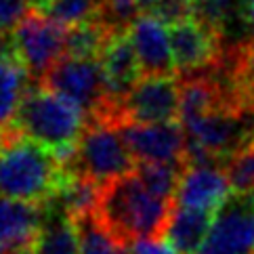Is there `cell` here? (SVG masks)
<instances>
[{
    "mask_svg": "<svg viewBox=\"0 0 254 254\" xmlns=\"http://www.w3.org/2000/svg\"><path fill=\"white\" fill-rule=\"evenodd\" d=\"M128 254H181V252L164 238H151L130 244Z\"/></svg>",
    "mask_w": 254,
    "mask_h": 254,
    "instance_id": "4316f807",
    "label": "cell"
},
{
    "mask_svg": "<svg viewBox=\"0 0 254 254\" xmlns=\"http://www.w3.org/2000/svg\"><path fill=\"white\" fill-rule=\"evenodd\" d=\"M225 172L233 189V195L254 193V141L244 145L225 162Z\"/></svg>",
    "mask_w": 254,
    "mask_h": 254,
    "instance_id": "44dd1931",
    "label": "cell"
},
{
    "mask_svg": "<svg viewBox=\"0 0 254 254\" xmlns=\"http://www.w3.org/2000/svg\"><path fill=\"white\" fill-rule=\"evenodd\" d=\"M233 15H235L233 0H191L193 19L216 30L221 36L227 34V28H229Z\"/></svg>",
    "mask_w": 254,
    "mask_h": 254,
    "instance_id": "603a6c76",
    "label": "cell"
},
{
    "mask_svg": "<svg viewBox=\"0 0 254 254\" xmlns=\"http://www.w3.org/2000/svg\"><path fill=\"white\" fill-rule=\"evenodd\" d=\"M63 170L107 185L116 179L132 175L137 170V162L118 126L103 120H90L67 164H63Z\"/></svg>",
    "mask_w": 254,
    "mask_h": 254,
    "instance_id": "277c9868",
    "label": "cell"
},
{
    "mask_svg": "<svg viewBox=\"0 0 254 254\" xmlns=\"http://www.w3.org/2000/svg\"><path fill=\"white\" fill-rule=\"evenodd\" d=\"M221 38L223 36L216 30L208 28L193 17L170 25V42L177 71L183 78H189L210 74L212 69H216L225 53Z\"/></svg>",
    "mask_w": 254,
    "mask_h": 254,
    "instance_id": "ba28073f",
    "label": "cell"
},
{
    "mask_svg": "<svg viewBox=\"0 0 254 254\" xmlns=\"http://www.w3.org/2000/svg\"><path fill=\"white\" fill-rule=\"evenodd\" d=\"M8 141L0 151V195L47 208L57 195L65 170L44 145L21 137L8 126Z\"/></svg>",
    "mask_w": 254,
    "mask_h": 254,
    "instance_id": "7a4b0ae2",
    "label": "cell"
},
{
    "mask_svg": "<svg viewBox=\"0 0 254 254\" xmlns=\"http://www.w3.org/2000/svg\"><path fill=\"white\" fill-rule=\"evenodd\" d=\"M212 221L214 214L210 212H199L175 204V210L164 231V240H168L181 254H197L204 246Z\"/></svg>",
    "mask_w": 254,
    "mask_h": 254,
    "instance_id": "2e32d148",
    "label": "cell"
},
{
    "mask_svg": "<svg viewBox=\"0 0 254 254\" xmlns=\"http://www.w3.org/2000/svg\"><path fill=\"white\" fill-rule=\"evenodd\" d=\"M112 34L114 30L107 28L101 19L69 28L65 34V55L78 59H99Z\"/></svg>",
    "mask_w": 254,
    "mask_h": 254,
    "instance_id": "ac0fdd59",
    "label": "cell"
},
{
    "mask_svg": "<svg viewBox=\"0 0 254 254\" xmlns=\"http://www.w3.org/2000/svg\"><path fill=\"white\" fill-rule=\"evenodd\" d=\"M137 2H139V6H141V11L147 13V11H151V8L160 2V0H137Z\"/></svg>",
    "mask_w": 254,
    "mask_h": 254,
    "instance_id": "f546056e",
    "label": "cell"
},
{
    "mask_svg": "<svg viewBox=\"0 0 254 254\" xmlns=\"http://www.w3.org/2000/svg\"><path fill=\"white\" fill-rule=\"evenodd\" d=\"M28 2H30V6L34 8V11L44 13V11H47V6L51 4V0H28Z\"/></svg>",
    "mask_w": 254,
    "mask_h": 254,
    "instance_id": "f1b7e54d",
    "label": "cell"
},
{
    "mask_svg": "<svg viewBox=\"0 0 254 254\" xmlns=\"http://www.w3.org/2000/svg\"><path fill=\"white\" fill-rule=\"evenodd\" d=\"M120 130L137 164L187 166V132L181 122L124 124Z\"/></svg>",
    "mask_w": 254,
    "mask_h": 254,
    "instance_id": "9c48e42d",
    "label": "cell"
},
{
    "mask_svg": "<svg viewBox=\"0 0 254 254\" xmlns=\"http://www.w3.org/2000/svg\"><path fill=\"white\" fill-rule=\"evenodd\" d=\"M32 11L28 0H0V36L13 34Z\"/></svg>",
    "mask_w": 254,
    "mask_h": 254,
    "instance_id": "d4e9b609",
    "label": "cell"
},
{
    "mask_svg": "<svg viewBox=\"0 0 254 254\" xmlns=\"http://www.w3.org/2000/svg\"><path fill=\"white\" fill-rule=\"evenodd\" d=\"M82 254H128V248L118 242L114 235L105 231V227L97 221V216L78 221Z\"/></svg>",
    "mask_w": 254,
    "mask_h": 254,
    "instance_id": "7402d4cb",
    "label": "cell"
},
{
    "mask_svg": "<svg viewBox=\"0 0 254 254\" xmlns=\"http://www.w3.org/2000/svg\"><path fill=\"white\" fill-rule=\"evenodd\" d=\"M183 164H137V177L141 183L156 193L162 199H172L175 202L179 181L183 175Z\"/></svg>",
    "mask_w": 254,
    "mask_h": 254,
    "instance_id": "ffe728a7",
    "label": "cell"
},
{
    "mask_svg": "<svg viewBox=\"0 0 254 254\" xmlns=\"http://www.w3.org/2000/svg\"><path fill=\"white\" fill-rule=\"evenodd\" d=\"M197 254H254V197L233 195L214 214Z\"/></svg>",
    "mask_w": 254,
    "mask_h": 254,
    "instance_id": "30bf717a",
    "label": "cell"
},
{
    "mask_svg": "<svg viewBox=\"0 0 254 254\" xmlns=\"http://www.w3.org/2000/svg\"><path fill=\"white\" fill-rule=\"evenodd\" d=\"M181 107V82L177 76H143L124 97L114 114V126L175 122Z\"/></svg>",
    "mask_w": 254,
    "mask_h": 254,
    "instance_id": "8992f818",
    "label": "cell"
},
{
    "mask_svg": "<svg viewBox=\"0 0 254 254\" xmlns=\"http://www.w3.org/2000/svg\"><path fill=\"white\" fill-rule=\"evenodd\" d=\"M172 210V199H162L151 193L137 172H132L101 187L97 221L128 248L139 240L164 238Z\"/></svg>",
    "mask_w": 254,
    "mask_h": 254,
    "instance_id": "6da1fadb",
    "label": "cell"
},
{
    "mask_svg": "<svg viewBox=\"0 0 254 254\" xmlns=\"http://www.w3.org/2000/svg\"><path fill=\"white\" fill-rule=\"evenodd\" d=\"M103 0H51L44 15L57 21L65 30L99 19Z\"/></svg>",
    "mask_w": 254,
    "mask_h": 254,
    "instance_id": "d6986e66",
    "label": "cell"
},
{
    "mask_svg": "<svg viewBox=\"0 0 254 254\" xmlns=\"http://www.w3.org/2000/svg\"><path fill=\"white\" fill-rule=\"evenodd\" d=\"M6 141H8V130H6V128H0V151L4 149Z\"/></svg>",
    "mask_w": 254,
    "mask_h": 254,
    "instance_id": "4dcf8cb0",
    "label": "cell"
},
{
    "mask_svg": "<svg viewBox=\"0 0 254 254\" xmlns=\"http://www.w3.org/2000/svg\"><path fill=\"white\" fill-rule=\"evenodd\" d=\"M30 74L15 57H0V128L15 122L30 84Z\"/></svg>",
    "mask_w": 254,
    "mask_h": 254,
    "instance_id": "e0dca14e",
    "label": "cell"
},
{
    "mask_svg": "<svg viewBox=\"0 0 254 254\" xmlns=\"http://www.w3.org/2000/svg\"><path fill=\"white\" fill-rule=\"evenodd\" d=\"M238 15L242 23L246 25L250 32H254V0H242L238 6Z\"/></svg>",
    "mask_w": 254,
    "mask_h": 254,
    "instance_id": "83f0119b",
    "label": "cell"
},
{
    "mask_svg": "<svg viewBox=\"0 0 254 254\" xmlns=\"http://www.w3.org/2000/svg\"><path fill=\"white\" fill-rule=\"evenodd\" d=\"M101 187L103 185H99L86 177L65 172L57 189V195L49 206L57 208V210L67 214L76 223L90 219V216H97L99 199H101Z\"/></svg>",
    "mask_w": 254,
    "mask_h": 254,
    "instance_id": "5bb4252c",
    "label": "cell"
},
{
    "mask_svg": "<svg viewBox=\"0 0 254 254\" xmlns=\"http://www.w3.org/2000/svg\"><path fill=\"white\" fill-rule=\"evenodd\" d=\"M233 197V189L223 166L187 164L179 181L175 204L199 212L216 214Z\"/></svg>",
    "mask_w": 254,
    "mask_h": 254,
    "instance_id": "8fae6325",
    "label": "cell"
},
{
    "mask_svg": "<svg viewBox=\"0 0 254 254\" xmlns=\"http://www.w3.org/2000/svg\"><path fill=\"white\" fill-rule=\"evenodd\" d=\"M88 122L90 118L78 105L36 82L25 93L11 128L51 149L63 166L71 158Z\"/></svg>",
    "mask_w": 254,
    "mask_h": 254,
    "instance_id": "3957f363",
    "label": "cell"
},
{
    "mask_svg": "<svg viewBox=\"0 0 254 254\" xmlns=\"http://www.w3.org/2000/svg\"><path fill=\"white\" fill-rule=\"evenodd\" d=\"M49 208L51 216L44 212V223L28 254H82L78 223L57 208Z\"/></svg>",
    "mask_w": 254,
    "mask_h": 254,
    "instance_id": "9a60e30c",
    "label": "cell"
},
{
    "mask_svg": "<svg viewBox=\"0 0 254 254\" xmlns=\"http://www.w3.org/2000/svg\"><path fill=\"white\" fill-rule=\"evenodd\" d=\"M38 84L78 105L88 118H97L107 107L105 78L99 59L63 55Z\"/></svg>",
    "mask_w": 254,
    "mask_h": 254,
    "instance_id": "5b68a950",
    "label": "cell"
},
{
    "mask_svg": "<svg viewBox=\"0 0 254 254\" xmlns=\"http://www.w3.org/2000/svg\"><path fill=\"white\" fill-rule=\"evenodd\" d=\"M44 206L0 197V250L4 254H28L44 223Z\"/></svg>",
    "mask_w": 254,
    "mask_h": 254,
    "instance_id": "4fadbf2b",
    "label": "cell"
},
{
    "mask_svg": "<svg viewBox=\"0 0 254 254\" xmlns=\"http://www.w3.org/2000/svg\"><path fill=\"white\" fill-rule=\"evenodd\" d=\"M147 13L160 17L166 25H175L191 17V0H160Z\"/></svg>",
    "mask_w": 254,
    "mask_h": 254,
    "instance_id": "484cf974",
    "label": "cell"
},
{
    "mask_svg": "<svg viewBox=\"0 0 254 254\" xmlns=\"http://www.w3.org/2000/svg\"><path fill=\"white\" fill-rule=\"evenodd\" d=\"M141 13L137 0H103L99 19L114 32H126Z\"/></svg>",
    "mask_w": 254,
    "mask_h": 254,
    "instance_id": "cb8c5ba5",
    "label": "cell"
},
{
    "mask_svg": "<svg viewBox=\"0 0 254 254\" xmlns=\"http://www.w3.org/2000/svg\"><path fill=\"white\" fill-rule=\"evenodd\" d=\"M128 38L137 53L143 76H175L170 28L153 13H141L128 30Z\"/></svg>",
    "mask_w": 254,
    "mask_h": 254,
    "instance_id": "7c38bea8",
    "label": "cell"
},
{
    "mask_svg": "<svg viewBox=\"0 0 254 254\" xmlns=\"http://www.w3.org/2000/svg\"><path fill=\"white\" fill-rule=\"evenodd\" d=\"M67 30L53 21L49 15L32 11L13 32L17 59L32 80L40 82L42 76L65 55Z\"/></svg>",
    "mask_w": 254,
    "mask_h": 254,
    "instance_id": "52a82bcc",
    "label": "cell"
}]
</instances>
